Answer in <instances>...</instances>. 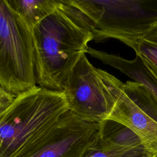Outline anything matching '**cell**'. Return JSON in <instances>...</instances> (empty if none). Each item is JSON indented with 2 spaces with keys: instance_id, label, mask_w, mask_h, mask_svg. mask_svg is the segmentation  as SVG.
I'll list each match as a JSON object with an SVG mask.
<instances>
[{
  "instance_id": "1",
  "label": "cell",
  "mask_w": 157,
  "mask_h": 157,
  "mask_svg": "<svg viewBox=\"0 0 157 157\" xmlns=\"http://www.w3.org/2000/svg\"><path fill=\"white\" fill-rule=\"evenodd\" d=\"M32 32L37 83L45 89L63 91L69 74L93 40L91 24L74 0H59L56 9Z\"/></svg>"
},
{
  "instance_id": "2",
  "label": "cell",
  "mask_w": 157,
  "mask_h": 157,
  "mask_svg": "<svg viewBox=\"0 0 157 157\" xmlns=\"http://www.w3.org/2000/svg\"><path fill=\"white\" fill-rule=\"evenodd\" d=\"M68 111L64 91L36 86L0 113V157H17L48 133Z\"/></svg>"
},
{
  "instance_id": "3",
  "label": "cell",
  "mask_w": 157,
  "mask_h": 157,
  "mask_svg": "<svg viewBox=\"0 0 157 157\" xmlns=\"http://www.w3.org/2000/svg\"><path fill=\"white\" fill-rule=\"evenodd\" d=\"M32 29L0 0V89L18 96L36 86Z\"/></svg>"
},
{
  "instance_id": "4",
  "label": "cell",
  "mask_w": 157,
  "mask_h": 157,
  "mask_svg": "<svg viewBox=\"0 0 157 157\" xmlns=\"http://www.w3.org/2000/svg\"><path fill=\"white\" fill-rule=\"evenodd\" d=\"M91 24L96 42L113 38L129 47L157 18V1L74 0Z\"/></svg>"
},
{
  "instance_id": "5",
  "label": "cell",
  "mask_w": 157,
  "mask_h": 157,
  "mask_svg": "<svg viewBox=\"0 0 157 157\" xmlns=\"http://www.w3.org/2000/svg\"><path fill=\"white\" fill-rule=\"evenodd\" d=\"M101 73L115 99L107 120L129 128L139 138L148 157H157V101L143 84L123 83L104 70Z\"/></svg>"
},
{
  "instance_id": "6",
  "label": "cell",
  "mask_w": 157,
  "mask_h": 157,
  "mask_svg": "<svg viewBox=\"0 0 157 157\" xmlns=\"http://www.w3.org/2000/svg\"><path fill=\"white\" fill-rule=\"evenodd\" d=\"M100 69L84 55L69 74L64 86L69 111L90 123L107 120L115 104Z\"/></svg>"
},
{
  "instance_id": "7",
  "label": "cell",
  "mask_w": 157,
  "mask_h": 157,
  "mask_svg": "<svg viewBox=\"0 0 157 157\" xmlns=\"http://www.w3.org/2000/svg\"><path fill=\"white\" fill-rule=\"evenodd\" d=\"M99 123H90L66 112L43 137L17 157H85L96 140Z\"/></svg>"
},
{
  "instance_id": "8",
  "label": "cell",
  "mask_w": 157,
  "mask_h": 157,
  "mask_svg": "<svg viewBox=\"0 0 157 157\" xmlns=\"http://www.w3.org/2000/svg\"><path fill=\"white\" fill-rule=\"evenodd\" d=\"M99 132L85 157H148L138 136L112 120L99 123Z\"/></svg>"
},
{
  "instance_id": "9",
  "label": "cell",
  "mask_w": 157,
  "mask_h": 157,
  "mask_svg": "<svg viewBox=\"0 0 157 157\" xmlns=\"http://www.w3.org/2000/svg\"><path fill=\"white\" fill-rule=\"evenodd\" d=\"M87 53L103 63L119 70L132 78L134 82L145 85L157 101V81L137 56H136L134 59L129 60L120 56L98 50L90 47Z\"/></svg>"
},
{
  "instance_id": "10",
  "label": "cell",
  "mask_w": 157,
  "mask_h": 157,
  "mask_svg": "<svg viewBox=\"0 0 157 157\" xmlns=\"http://www.w3.org/2000/svg\"><path fill=\"white\" fill-rule=\"evenodd\" d=\"M129 47L157 81V18L142 29Z\"/></svg>"
},
{
  "instance_id": "11",
  "label": "cell",
  "mask_w": 157,
  "mask_h": 157,
  "mask_svg": "<svg viewBox=\"0 0 157 157\" xmlns=\"http://www.w3.org/2000/svg\"><path fill=\"white\" fill-rule=\"evenodd\" d=\"M7 1L31 29L50 15L59 2V0Z\"/></svg>"
},
{
  "instance_id": "12",
  "label": "cell",
  "mask_w": 157,
  "mask_h": 157,
  "mask_svg": "<svg viewBox=\"0 0 157 157\" xmlns=\"http://www.w3.org/2000/svg\"><path fill=\"white\" fill-rule=\"evenodd\" d=\"M16 96L0 89V113L6 110L15 99Z\"/></svg>"
}]
</instances>
